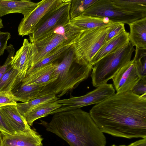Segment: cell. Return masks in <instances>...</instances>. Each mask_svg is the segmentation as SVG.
<instances>
[{
    "label": "cell",
    "mask_w": 146,
    "mask_h": 146,
    "mask_svg": "<svg viewBox=\"0 0 146 146\" xmlns=\"http://www.w3.org/2000/svg\"><path fill=\"white\" fill-rule=\"evenodd\" d=\"M97 0H72L70 11V19L82 15Z\"/></svg>",
    "instance_id": "27"
},
{
    "label": "cell",
    "mask_w": 146,
    "mask_h": 146,
    "mask_svg": "<svg viewBox=\"0 0 146 146\" xmlns=\"http://www.w3.org/2000/svg\"><path fill=\"white\" fill-rule=\"evenodd\" d=\"M3 25L2 23V19L0 18V32H1L0 30L1 29L3 28Z\"/></svg>",
    "instance_id": "36"
},
{
    "label": "cell",
    "mask_w": 146,
    "mask_h": 146,
    "mask_svg": "<svg viewBox=\"0 0 146 146\" xmlns=\"http://www.w3.org/2000/svg\"><path fill=\"white\" fill-rule=\"evenodd\" d=\"M111 146H127V145H119V146H117V145H115L113 144Z\"/></svg>",
    "instance_id": "37"
},
{
    "label": "cell",
    "mask_w": 146,
    "mask_h": 146,
    "mask_svg": "<svg viewBox=\"0 0 146 146\" xmlns=\"http://www.w3.org/2000/svg\"><path fill=\"white\" fill-rule=\"evenodd\" d=\"M67 0H42L28 15L22 19L18 27L19 35H29L32 33L39 21L47 13L59 7Z\"/></svg>",
    "instance_id": "10"
},
{
    "label": "cell",
    "mask_w": 146,
    "mask_h": 146,
    "mask_svg": "<svg viewBox=\"0 0 146 146\" xmlns=\"http://www.w3.org/2000/svg\"><path fill=\"white\" fill-rule=\"evenodd\" d=\"M11 38L10 33L8 32H0V56L4 53L7 46L8 40Z\"/></svg>",
    "instance_id": "33"
},
{
    "label": "cell",
    "mask_w": 146,
    "mask_h": 146,
    "mask_svg": "<svg viewBox=\"0 0 146 146\" xmlns=\"http://www.w3.org/2000/svg\"><path fill=\"white\" fill-rule=\"evenodd\" d=\"M102 132L127 139L146 138V94H115L89 112Z\"/></svg>",
    "instance_id": "1"
},
{
    "label": "cell",
    "mask_w": 146,
    "mask_h": 146,
    "mask_svg": "<svg viewBox=\"0 0 146 146\" xmlns=\"http://www.w3.org/2000/svg\"><path fill=\"white\" fill-rule=\"evenodd\" d=\"M128 25L130 29L129 41L132 46L139 49H146V17Z\"/></svg>",
    "instance_id": "17"
},
{
    "label": "cell",
    "mask_w": 146,
    "mask_h": 146,
    "mask_svg": "<svg viewBox=\"0 0 146 146\" xmlns=\"http://www.w3.org/2000/svg\"><path fill=\"white\" fill-rule=\"evenodd\" d=\"M118 10L131 13L146 12V0H110Z\"/></svg>",
    "instance_id": "25"
},
{
    "label": "cell",
    "mask_w": 146,
    "mask_h": 146,
    "mask_svg": "<svg viewBox=\"0 0 146 146\" xmlns=\"http://www.w3.org/2000/svg\"><path fill=\"white\" fill-rule=\"evenodd\" d=\"M70 22L81 30L108 26L113 23L107 17L84 15L71 19Z\"/></svg>",
    "instance_id": "18"
},
{
    "label": "cell",
    "mask_w": 146,
    "mask_h": 146,
    "mask_svg": "<svg viewBox=\"0 0 146 146\" xmlns=\"http://www.w3.org/2000/svg\"><path fill=\"white\" fill-rule=\"evenodd\" d=\"M0 111L15 132L31 129L19 111L17 105L10 104L0 107Z\"/></svg>",
    "instance_id": "16"
},
{
    "label": "cell",
    "mask_w": 146,
    "mask_h": 146,
    "mask_svg": "<svg viewBox=\"0 0 146 146\" xmlns=\"http://www.w3.org/2000/svg\"><path fill=\"white\" fill-rule=\"evenodd\" d=\"M127 146H146V138H142Z\"/></svg>",
    "instance_id": "34"
},
{
    "label": "cell",
    "mask_w": 146,
    "mask_h": 146,
    "mask_svg": "<svg viewBox=\"0 0 146 146\" xmlns=\"http://www.w3.org/2000/svg\"><path fill=\"white\" fill-rule=\"evenodd\" d=\"M82 15L107 17L113 22L127 24L146 17V12L131 13L120 11L113 6L110 0H97Z\"/></svg>",
    "instance_id": "9"
},
{
    "label": "cell",
    "mask_w": 146,
    "mask_h": 146,
    "mask_svg": "<svg viewBox=\"0 0 146 146\" xmlns=\"http://www.w3.org/2000/svg\"><path fill=\"white\" fill-rule=\"evenodd\" d=\"M0 131H1L3 134V131L1 129V128H0Z\"/></svg>",
    "instance_id": "38"
},
{
    "label": "cell",
    "mask_w": 146,
    "mask_h": 146,
    "mask_svg": "<svg viewBox=\"0 0 146 146\" xmlns=\"http://www.w3.org/2000/svg\"><path fill=\"white\" fill-rule=\"evenodd\" d=\"M115 92L112 84L106 83L96 87L95 89L83 96L78 97L71 96L68 99L57 100L54 102L61 104L62 106L51 112L50 114L98 104L114 94Z\"/></svg>",
    "instance_id": "7"
},
{
    "label": "cell",
    "mask_w": 146,
    "mask_h": 146,
    "mask_svg": "<svg viewBox=\"0 0 146 146\" xmlns=\"http://www.w3.org/2000/svg\"><path fill=\"white\" fill-rule=\"evenodd\" d=\"M0 128L3 131V135H13L15 133L0 111Z\"/></svg>",
    "instance_id": "32"
},
{
    "label": "cell",
    "mask_w": 146,
    "mask_h": 146,
    "mask_svg": "<svg viewBox=\"0 0 146 146\" xmlns=\"http://www.w3.org/2000/svg\"><path fill=\"white\" fill-rule=\"evenodd\" d=\"M59 99L54 94H48L40 96L27 102L17 103V106L19 111L25 118L30 111L36 106L42 104L54 102Z\"/></svg>",
    "instance_id": "24"
},
{
    "label": "cell",
    "mask_w": 146,
    "mask_h": 146,
    "mask_svg": "<svg viewBox=\"0 0 146 146\" xmlns=\"http://www.w3.org/2000/svg\"><path fill=\"white\" fill-rule=\"evenodd\" d=\"M72 45L61 46L53 50L43 59L29 68L27 72L26 75L33 72L44 66L53 63L58 60L62 58Z\"/></svg>",
    "instance_id": "22"
},
{
    "label": "cell",
    "mask_w": 146,
    "mask_h": 146,
    "mask_svg": "<svg viewBox=\"0 0 146 146\" xmlns=\"http://www.w3.org/2000/svg\"><path fill=\"white\" fill-rule=\"evenodd\" d=\"M43 139L35 130L16 132L3 135L2 146H42Z\"/></svg>",
    "instance_id": "14"
},
{
    "label": "cell",
    "mask_w": 146,
    "mask_h": 146,
    "mask_svg": "<svg viewBox=\"0 0 146 146\" xmlns=\"http://www.w3.org/2000/svg\"><path fill=\"white\" fill-rule=\"evenodd\" d=\"M17 103L11 92H0V107Z\"/></svg>",
    "instance_id": "30"
},
{
    "label": "cell",
    "mask_w": 146,
    "mask_h": 146,
    "mask_svg": "<svg viewBox=\"0 0 146 146\" xmlns=\"http://www.w3.org/2000/svg\"><path fill=\"white\" fill-rule=\"evenodd\" d=\"M62 106L61 104H56L54 102L41 104L30 111L25 119L29 126H32L35 121L50 114L51 112Z\"/></svg>",
    "instance_id": "21"
},
{
    "label": "cell",
    "mask_w": 146,
    "mask_h": 146,
    "mask_svg": "<svg viewBox=\"0 0 146 146\" xmlns=\"http://www.w3.org/2000/svg\"><path fill=\"white\" fill-rule=\"evenodd\" d=\"M44 86L40 85H24L21 84L11 91L17 102H27L39 96Z\"/></svg>",
    "instance_id": "20"
},
{
    "label": "cell",
    "mask_w": 146,
    "mask_h": 146,
    "mask_svg": "<svg viewBox=\"0 0 146 146\" xmlns=\"http://www.w3.org/2000/svg\"><path fill=\"white\" fill-rule=\"evenodd\" d=\"M19 72L10 66L0 80V92H11L21 83Z\"/></svg>",
    "instance_id": "23"
},
{
    "label": "cell",
    "mask_w": 146,
    "mask_h": 146,
    "mask_svg": "<svg viewBox=\"0 0 146 146\" xmlns=\"http://www.w3.org/2000/svg\"><path fill=\"white\" fill-rule=\"evenodd\" d=\"M93 66L83 65L75 61L67 73L60 79H57L44 86L39 96L54 94L59 98L71 92L82 82L87 79L91 73Z\"/></svg>",
    "instance_id": "6"
},
{
    "label": "cell",
    "mask_w": 146,
    "mask_h": 146,
    "mask_svg": "<svg viewBox=\"0 0 146 146\" xmlns=\"http://www.w3.org/2000/svg\"><path fill=\"white\" fill-rule=\"evenodd\" d=\"M111 25L82 30L73 44L75 62L90 65L93 57L104 43Z\"/></svg>",
    "instance_id": "5"
},
{
    "label": "cell",
    "mask_w": 146,
    "mask_h": 146,
    "mask_svg": "<svg viewBox=\"0 0 146 146\" xmlns=\"http://www.w3.org/2000/svg\"><path fill=\"white\" fill-rule=\"evenodd\" d=\"M135 49L129 41L113 50L94 64L91 73L96 88L107 83L131 60Z\"/></svg>",
    "instance_id": "3"
},
{
    "label": "cell",
    "mask_w": 146,
    "mask_h": 146,
    "mask_svg": "<svg viewBox=\"0 0 146 146\" xmlns=\"http://www.w3.org/2000/svg\"><path fill=\"white\" fill-rule=\"evenodd\" d=\"M40 124L70 146H106V138L89 113L80 108L54 114L48 123Z\"/></svg>",
    "instance_id": "2"
},
{
    "label": "cell",
    "mask_w": 146,
    "mask_h": 146,
    "mask_svg": "<svg viewBox=\"0 0 146 146\" xmlns=\"http://www.w3.org/2000/svg\"><path fill=\"white\" fill-rule=\"evenodd\" d=\"M131 91L134 94L138 96L146 94V77L139 80Z\"/></svg>",
    "instance_id": "31"
},
{
    "label": "cell",
    "mask_w": 146,
    "mask_h": 146,
    "mask_svg": "<svg viewBox=\"0 0 146 146\" xmlns=\"http://www.w3.org/2000/svg\"><path fill=\"white\" fill-rule=\"evenodd\" d=\"M3 134L0 131V146H2Z\"/></svg>",
    "instance_id": "35"
},
{
    "label": "cell",
    "mask_w": 146,
    "mask_h": 146,
    "mask_svg": "<svg viewBox=\"0 0 146 146\" xmlns=\"http://www.w3.org/2000/svg\"><path fill=\"white\" fill-rule=\"evenodd\" d=\"M112 79L117 94L131 91L141 79L136 60L134 58L131 60Z\"/></svg>",
    "instance_id": "11"
},
{
    "label": "cell",
    "mask_w": 146,
    "mask_h": 146,
    "mask_svg": "<svg viewBox=\"0 0 146 146\" xmlns=\"http://www.w3.org/2000/svg\"><path fill=\"white\" fill-rule=\"evenodd\" d=\"M38 52L35 44L25 38L22 46L17 51L11 61V66L19 72L20 78L22 80L25 77Z\"/></svg>",
    "instance_id": "12"
},
{
    "label": "cell",
    "mask_w": 146,
    "mask_h": 146,
    "mask_svg": "<svg viewBox=\"0 0 146 146\" xmlns=\"http://www.w3.org/2000/svg\"><path fill=\"white\" fill-rule=\"evenodd\" d=\"M74 62V50L73 45L70 47L62 58L58 62L55 71L58 76L57 79L63 77L67 73Z\"/></svg>",
    "instance_id": "26"
},
{
    "label": "cell",
    "mask_w": 146,
    "mask_h": 146,
    "mask_svg": "<svg viewBox=\"0 0 146 146\" xmlns=\"http://www.w3.org/2000/svg\"><path fill=\"white\" fill-rule=\"evenodd\" d=\"M58 62L57 61L27 75L21 85L45 86L53 82L58 77L55 71Z\"/></svg>",
    "instance_id": "13"
},
{
    "label": "cell",
    "mask_w": 146,
    "mask_h": 146,
    "mask_svg": "<svg viewBox=\"0 0 146 146\" xmlns=\"http://www.w3.org/2000/svg\"><path fill=\"white\" fill-rule=\"evenodd\" d=\"M40 1L34 2L30 0H0V17L13 13L22 14L26 17L39 5Z\"/></svg>",
    "instance_id": "15"
},
{
    "label": "cell",
    "mask_w": 146,
    "mask_h": 146,
    "mask_svg": "<svg viewBox=\"0 0 146 146\" xmlns=\"http://www.w3.org/2000/svg\"><path fill=\"white\" fill-rule=\"evenodd\" d=\"M129 33L125 30L104 43L93 57L90 65L92 66L103 57L113 50L129 41Z\"/></svg>",
    "instance_id": "19"
},
{
    "label": "cell",
    "mask_w": 146,
    "mask_h": 146,
    "mask_svg": "<svg viewBox=\"0 0 146 146\" xmlns=\"http://www.w3.org/2000/svg\"><path fill=\"white\" fill-rule=\"evenodd\" d=\"M82 31L70 23L46 33L34 43L37 48L38 52L30 67L55 49L62 46L73 44Z\"/></svg>",
    "instance_id": "4"
},
{
    "label": "cell",
    "mask_w": 146,
    "mask_h": 146,
    "mask_svg": "<svg viewBox=\"0 0 146 146\" xmlns=\"http://www.w3.org/2000/svg\"><path fill=\"white\" fill-rule=\"evenodd\" d=\"M8 53V57L3 64L0 66V80L8 68L11 66V62L15 54V49L13 46L10 44L6 49Z\"/></svg>",
    "instance_id": "29"
},
{
    "label": "cell",
    "mask_w": 146,
    "mask_h": 146,
    "mask_svg": "<svg viewBox=\"0 0 146 146\" xmlns=\"http://www.w3.org/2000/svg\"><path fill=\"white\" fill-rule=\"evenodd\" d=\"M71 0L46 14L37 25L34 32L29 36L30 42L34 43L50 31L70 23V11Z\"/></svg>",
    "instance_id": "8"
},
{
    "label": "cell",
    "mask_w": 146,
    "mask_h": 146,
    "mask_svg": "<svg viewBox=\"0 0 146 146\" xmlns=\"http://www.w3.org/2000/svg\"><path fill=\"white\" fill-rule=\"evenodd\" d=\"M125 30L124 24L120 22H113L110 26L104 43Z\"/></svg>",
    "instance_id": "28"
}]
</instances>
